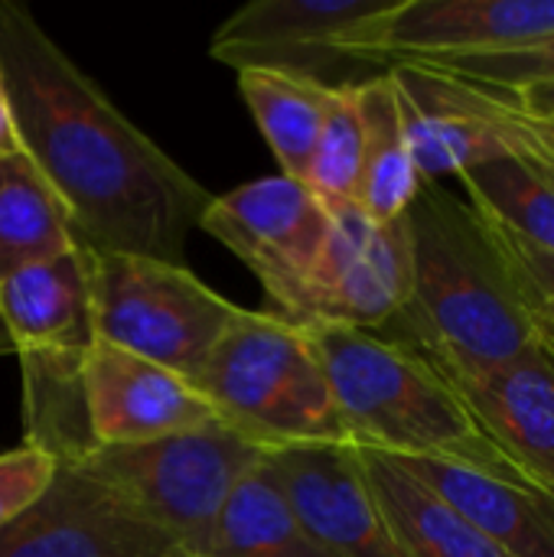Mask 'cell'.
I'll list each match as a JSON object with an SVG mask.
<instances>
[{
    "instance_id": "cell-25",
    "label": "cell",
    "mask_w": 554,
    "mask_h": 557,
    "mask_svg": "<svg viewBox=\"0 0 554 557\" xmlns=\"http://www.w3.org/2000/svg\"><path fill=\"white\" fill-rule=\"evenodd\" d=\"M473 209V206H470ZM496 261L500 271L509 284V290L516 294V300L522 304V310L529 317H545L554 320V255L519 238L516 232H509L506 225H500L496 219H490L487 212L473 209Z\"/></svg>"
},
{
    "instance_id": "cell-6",
    "label": "cell",
    "mask_w": 554,
    "mask_h": 557,
    "mask_svg": "<svg viewBox=\"0 0 554 557\" xmlns=\"http://www.w3.org/2000/svg\"><path fill=\"white\" fill-rule=\"evenodd\" d=\"M264 457V447L225 421H212L147 444H91L69 463L173 535L186 557H199L229 496Z\"/></svg>"
},
{
    "instance_id": "cell-9",
    "label": "cell",
    "mask_w": 554,
    "mask_h": 557,
    "mask_svg": "<svg viewBox=\"0 0 554 557\" xmlns=\"http://www.w3.org/2000/svg\"><path fill=\"white\" fill-rule=\"evenodd\" d=\"M554 33V0H395L353 29L346 55L356 62L428 65L490 55Z\"/></svg>"
},
{
    "instance_id": "cell-14",
    "label": "cell",
    "mask_w": 554,
    "mask_h": 557,
    "mask_svg": "<svg viewBox=\"0 0 554 557\" xmlns=\"http://www.w3.org/2000/svg\"><path fill=\"white\" fill-rule=\"evenodd\" d=\"M441 379L464 401L483 441L554 496V362L539 343L503 366Z\"/></svg>"
},
{
    "instance_id": "cell-26",
    "label": "cell",
    "mask_w": 554,
    "mask_h": 557,
    "mask_svg": "<svg viewBox=\"0 0 554 557\" xmlns=\"http://www.w3.org/2000/svg\"><path fill=\"white\" fill-rule=\"evenodd\" d=\"M424 69L454 75V78L470 82V85L487 88V91L513 95V91H522V88H532V85L554 82V33L539 39V42L519 46V49L428 62Z\"/></svg>"
},
{
    "instance_id": "cell-15",
    "label": "cell",
    "mask_w": 554,
    "mask_h": 557,
    "mask_svg": "<svg viewBox=\"0 0 554 557\" xmlns=\"http://www.w3.org/2000/svg\"><path fill=\"white\" fill-rule=\"evenodd\" d=\"M291 509L330 557H398L353 444L268 454Z\"/></svg>"
},
{
    "instance_id": "cell-24",
    "label": "cell",
    "mask_w": 554,
    "mask_h": 557,
    "mask_svg": "<svg viewBox=\"0 0 554 557\" xmlns=\"http://www.w3.org/2000/svg\"><path fill=\"white\" fill-rule=\"evenodd\" d=\"M359 163H362V117H359V98L356 82L336 85L317 147L307 163L304 186L330 209L353 206L356 183H359Z\"/></svg>"
},
{
    "instance_id": "cell-32",
    "label": "cell",
    "mask_w": 554,
    "mask_h": 557,
    "mask_svg": "<svg viewBox=\"0 0 554 557\" xmlns=\"http://www.w3.org/2000/svg\"><path fill=\"white\" fill-rule=\"evenodd\" d=\"M10 352H13V343H10V333H7V326L0 320V356H10Z\"/></svg>"
},
{
    "instance_id": "cell-7",
    "label": "cell",
    "mask_w": 554,
    "mask_h": 557,
    "mask_svg": "<svg viewBox=\"0 0 554 557\" xmlns=\"http://www.w3.org/2000/svg\"><path fill=\"white\" fill-rule=\"evenodd\" d=\"M91 307L98 339L189 382L245 313L186 264L98 251H91Z\"/></svg>"
},
{
    "instance_id": "cell-23",
    "label": "cell",
    "mask_w": 554,
    "mask_h": 557,
    "mask_svg": "<svg viewBox=\"0 0 554 557\" xmlns=\"http://www.w3.org/2000/svg\"><path fill=\"white\" fill-rule=\"evenodd\" d=\"M457 180L473 209L554 255V176L549 170L519 153H506Z\"/></svg>"
},
{
    "instance_id": "cell-30",
    "label": "cell",
    "mask_w": 554,
    "mask_h": 557,
    "mask_svg": "<svg viewBox=\"0 0 554 557\" xmlns=\"http://www.w3.org/2000/svg\"><path fill=\"white\" fill-rule=\"evenodd\" d=\"M0 153H23V144H20L16 124H13V111H10V101H7V91H3V82H0Z\"/></svg>"
},
{
    "instance_id": "cell-13",
    "label": "cell",
    "mask_w": 554,
    "mask_h": 557,
    "mask_svg": "<svg viewBox=\"0 0 554 557\" xmlns=\"http://www.w3.org/2000/svg\"><path fill=\"white\" fill-rule=\"evenodd\" d=\"M78 385L95 447L147 444L222 421L189 379L104 339L88 349Z\"/></svg>"
},
{
    "instance_id": "cell-29",
    "label": "cell",
    "mask_w": 554,
    "mask_h": 557,
    "mask_svg": "<svg viewBox=\"0 0 554 557\" xmlns=\"http://www.w3.org/2000/svg\"><path fill=\"white\" fill-rule=\"evenodd\" d=\"M500 95V91H496ZM513 98L526 114L532 117H542V121H554V82H545V85H532V88H522V91H513L506 95Z\"/></svg>"
},
{
    "instance_id": "cell-20",
    "label": "cell",
    "mask_w": 554,
    "mask_h": 557,
    "mask_svg": "<svg viewBox=\"0 0 554 557\" xmlns=\"http://www.w3.org/2000/svg\"><path fill=\"white\" fill-rule=\"evenodd\" d=\"M356 98L362 117V163L353 206L369 222H392L408 212L424 180L405 144L392 75L382 72L356 82Z\"/></svg>"
},
{
    "instance_id": "cell-22",
    "label": "cell",
    "mask_w": 554,
    "mask_h": 557,
    "mask_svg": "<svg viewBox=\"0 0 554 557\" xmlns=\"http://www.w3.org/2000/svg\"><path fill=\"white\" fill-rule=\"evenodd\" d=\"M238 88L255 124L271 144L281 173L304 183L336 85H323L304 75L248 69L238 72Z\"/></svg>"
},
{
    "instance_id": "cell-18",
    "label": "cell",
    "mask_w": 554,
    "mask_h": 557,
    "mask_svg": "<svg viewBox=\"0 0 554 557\" xmlns=\"http://www.w3.org/2000/svg\"><path fill=\"white\" fill-rule=\"evenodd\" d=\"M356 457L398 557H509L392 457L362 447Z\"/></svg>"
},
{
    "instance_id": "cell-2",
    "label": "cell",
    "mask_w": 554,
    "mask_h": 557,
    "mask_svg": "<svg viewBox=\"0 0 554 557\" xmlns=\"http://www.w3.org/2000/svg\"><path fill=\"white\" fill-rule=\"evenodd\" d=\"M405 215L411 294L392 320L398 343L441 375L493 369L529 352L532 320L509 290L470 202L424 180Z\"/></svg>"
},
{
    "instance_id": "cell-4",
    "label": "cell",
    "mask_w": 554,
    "mask_h": 557,
    "mask_svg": "<svg viewBox=\"0 0 554 557\" xmlns=\"http://www.w3.org/2000/svg\"><path fill=\"white\" fill-rule=\"evenodd\" d=\"M0 320L23 362L26 444L59 463L91 447L82 408V362L95 346L91 248L29 264L0 281Z\"/></svg>"
},
{
    "instance_id": "cell-11",
    "label": "cell",
    "mask_w": 554,
    "mask_h": 557,
    "mask_svg": "<svg viewBox=\"0 0 554 557\" xmlns=\"http://www.w3.org/2000/svg\"><path fill=\"white\" fill-rule=\"evenodd\" d=\"M0 557H186L180 542L72 463L16 522L0 529Z\"/></svg>"
},
{
    "instance_id": "cell-19",
    "label": "cell",
    "mask_w": 554,
    "mask_h": 557,
    "mask_svg": "<svg viewBox=\"0 0 554 557\" xmlns=\"http://www.w3.org/2000/svg\"><path fill=\"white\" fill-rule=\"evenodd\" d=\"M72 212L26 153H0V281L78 248Z\"/></svg>"
},
{
    "instance_id": "cell-5",
    "label": "cell",
    "mask_w": 554,
    "mask_h": 557,
    "mask_svg": "<svg viewBox=\"0 0 554 557\" xmlns=\"http://www.w3.org/2000/svg\"><path fill=\"white\" fill-rule=\"evenodd\" d=\"M193 385L229 428L268 454L349 444L310 343L274 313L245 310L202 362Z\"/></svg>"
},
{
    "instance_id": "cell-27",
    "label": "cell",
    "mask_w": 554,
    "mask_h": 557,
    "mask_svg": "<svg viewBox=\"0 0 554 557\" xmlns=\"http://www.w3.org/2000/svg\"><path fill=\"white\" fill-rule=\"evenodd\" d=\"M56 473L59 460L36 444L23 441L16 450L0 454V529L16 522L29 506H36L52 486Z\"/></svg>"
},
{
    "instance_id": "cell-8",
    "label": "cell",
    "mask_w": 554,
    "mask_h": 557,
    "mask_svg": "<svg viewBox=\"0 0 554 557\" xmlns=\"http://www.w3.org/2000/svg\"><path fill=\"white\" fill-rule=\"evenodd\" d=\"M411 294V232L408 215L369 222L356 206L333 212L330 238L294 294L274 313L294 326L327 323L353 330H382Z\"/></svg>"
},
{
    "instance_id": "cell-10",
    "label": "cell",
    "mask_w": 554,
    "mask_h": 557,
    "mask_svg": "<svg viewBox=\"0 0 554 557\" xmlns=\"http://www.w3.org/2000/svg\"><path fill=\"white\" fill-rule=\"evenodd\" d=\"M199 228L222 242L268 290L271 310L281 313L313 271L333 212L297 180L278 173L212 196Z\"/></svg>"
},
{
    "instance_id": "cell-12",
    "label": "cell",
    "mask_w": 554,
    "mask_h": 557,
    "mask_svg": "<svg viewBox=\"0 0 554 557\" xmlns=\"http://www.w3.org/2000/svg\"><path fill=\"white\" fill-rule=\"evenodd\" d=\"M392 3L395 0H255L216 29L209 55L235 72L261 69L330 85L327 75L353 62L346 55L353 29Z\"/></svg>"
},
{
    "instance_id": "cell-16",
    "label": "cell",
    "mask_w": 554,
    "mask_h": 557,
    "mask_svg": "<svg viewBox=\"0 0 554 557\" xmlns=\"http://www.w3.org/2000/svg\"><path fill=\"white\" fill-rule=\"evenodd\" d=\"M509 557H554V496L513 470L500 454L392 457Z\"/></svg>"
},
{
    "instance_id": "cell-21",
    "label": "cell",
    "mask_w": 554,
    "mask_h": 557,
    "mask_svg": "<svg viewBox=\"0 0 554 557\" xmlns=\"http://www.w3.org/2000/svg\"><path fill=\"white\" fill-rule=\"evenodd\" d=\"M199 557H330L300 525L264 457L229 496Z\"/></svg>"
},
{
    "instance_id": "cell-1",
    "label": "cell",
    "mask_w": 554,
    "mask_h": 557,
    "mask_svg": "<svg viewBox=\"0 0 554 557\" xmlns=\"http://www.w3.org/2000/svg\"><path fill=\"white\" fill-rule=\"evenodd\" d=\"M0 82L23 153L69 206L82 245L183 264L212 193L131 124L13 0H0Z\"/></svg>"
},
{
    "instance_id": "cell-17",
    "label": "cell",
    "mask_w": 554,
    "mask_h": 557,
    "mask_svg": "<svg viewBox=\"0 0 554 557\" xmlns=\"http://www.w3.org/2000/svg\"><path fill=\"white\" fill-rule=\"evenodd\" d=\"M402 131L421 180L460 176L509 153L500 131L480 108V91L454 75L424 65L389 69Z\"/></svg>"
},
{
    "instance_id": "cell-28",
    "label": "cell",
    "mask_w": 554,
    "mask_h": 557,
    "mask_svg": "<svg viewBox=\"0 0 554 557\" xmlns=\"http://www.w3.org/2000/svg\"><path fill=\"white\" fill-rule=\"evenodd\" d=\"M477 91H480L483 114L493 121V127L500 131L509 153H519V157L539 163L542 170H549L554 176V121H542V117L526 114L506 95H496V91H487V88H477Z\"/></svg>"
},
{
    "instance_id": "cell-31",
    "label": "cell",
    "mask_w": 554,
    "mask_h": 557,
    "mask_svg": "<svg viewBox=\"0 0 554 557\" xmlns=\"http://www.w3.org/2000/svg\"><path fill=\"white\" fill-rule=\"evenodd\" d=\"M529 320H532V333H535L539 349L554 362V320H545V317H529Z\"/></svg>"
},
{
    "instance_id": "cell-3",
    "label": "cell",
    "mask_w": 554,
    "mask_h": 557,
    "mask_svg": "<svg viewBox=\"0 0 554 557\" xmlns=\"http://www.w3.org/2000/svg\"><path fill=\"white\" fill-rule=\"evenodd\" d=\"M297 330L327 375L353 447L385 457L487 460L496 454L454 388L405 343L327 323Z\"/></svg>"
}]
</instances>
